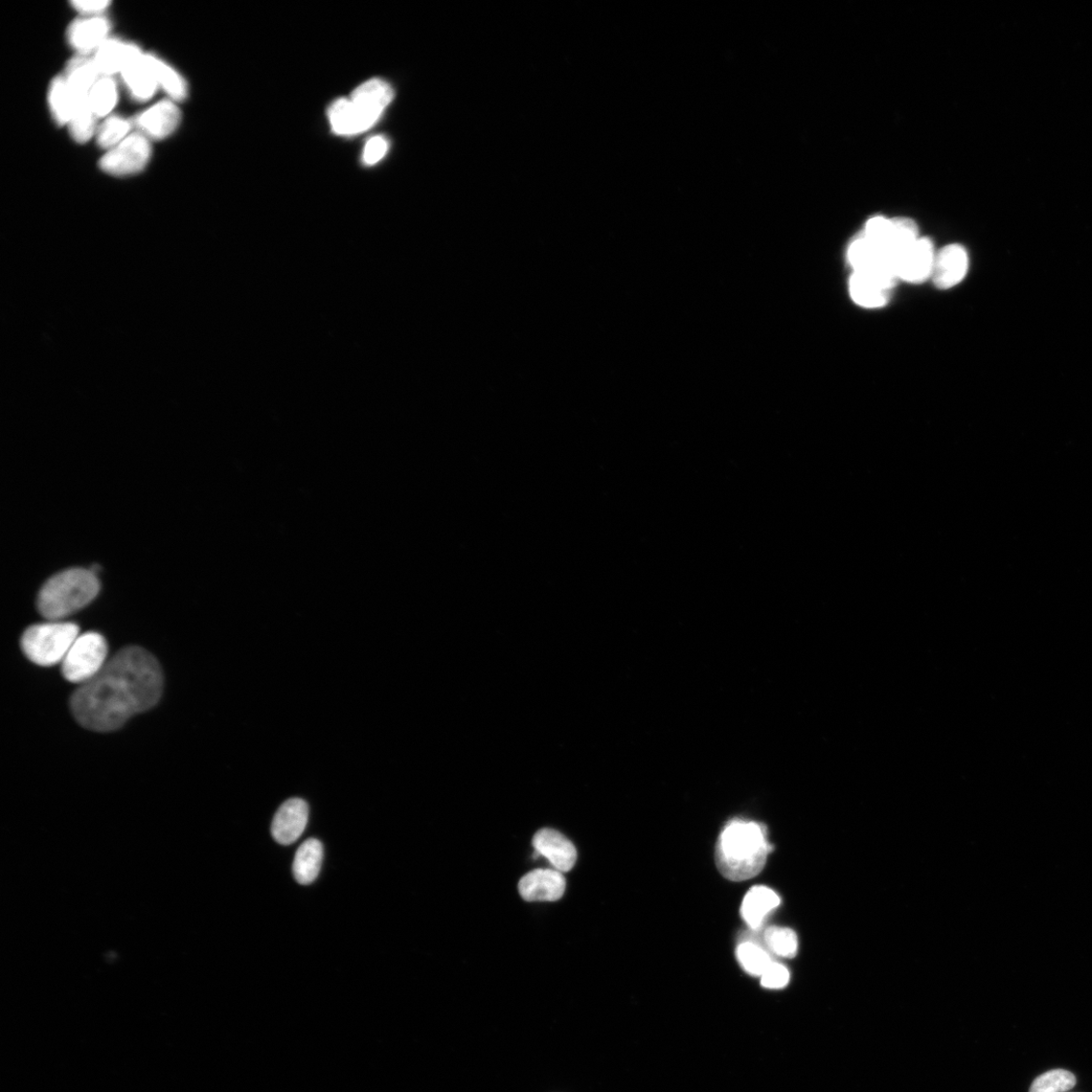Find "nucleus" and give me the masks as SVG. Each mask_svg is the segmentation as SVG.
<instances>
[{
    "label": "nucleus",
    "instance_id": "1",
    "mask_svg": "<svg viewBox=\"0 0 1092 1092\" xmlns=\"http://www.w3.org/2000/svg\"><path fill=\"white\" fill-rule=\"evenodd\" d=\"M163 691L164 675L155 656L142 648L129 647L80 685L71 707L76 719L87 730L108 733L155 707Z\"/></svg>",
    "mask_w": 1092,
    "mask_h": 1092
},
{
    "label": "nucleus",
    "instance_id": "2",
    "mask_svg": "<svg viewBox=\"0 0 1092 1092\" xmlns=\"http://www.w3.org/2000/svg\"><path fill=\"white\" fill-rule=\"evenodd\" d=\"M771 851L764 825L734 819L719 834L715 863L723 877L741 882L762 872Z\"/></svg>",
    "mask_w": 1092,
    "mask_h": 1092
},
{
    "label": "nucleus",
    "instance_id": "3",
    "mask_svg": "<svg viewBox=\"0 0 1092 1092\" xmlns=\"http://www.w3.org/2000/svg\"><path fill=\"white\" fill-rule=\"evenodd\" d=\"M394 99L392 86L379 78L359 85L349 99L335 101L328 109L333 132L353 136L371 129Z\"/></svg>",
    "mask_w": 1092,
    "mask_h": 1092
},
{
    "label": "nucleus",
    "instance_id": "4",
    "mask_svg": "<svg viewBox=\"0 0 1092 1092\" xmlns=\"http://www.w3.org/2000/svg\"><path fill=\"white\" fill-rule=\"evenodd\" d=\"M97 574L73 568L52 577L40 591L38 609L45 619L58 622L77 612L99 594Z\"/></svg>",
    "mask_w": 1092,
    "mask_h": 1092
},
{
    "label": "nucleus",
    "instance_id": "5",
    "mask_svg": "<svg viewBox=\"0 0 1092 1092\" xmlns=\"http://www.w3.org/2000/svg\"><path fill=\"white\" fill-rule=\"evenodd\" d=\"M78 636L76 624L52 622L28 628L21 637L20 646L31 662L51 667L62 664Z\"/></svg>",
    "mask_w": 1092,
    "mask_h": 1092
},
{
    "label": "nucleus",
    "instance_id": "6",
    "mask_svg": "<svg viewBox=\"0 0 1092 1092\" xmlns=\"http://www.w3.org/2000/svg\"><path fill=\"white\" fill-rule=\"evenodd\" d=\"M107 645L97 632H86L77 637L62 662V674L76 684L96 677L106 664Z\"/></svg>",
    "mask_w": 1092,
    "mask_h": 1092
},
{
    "label": "nucleus",
    "instance_id": "7",
    "mask_svg": "<svg viewBox=\"0 0 1092 1092\" xmlns=\"http://www.w3.org/2000/svg\"><path fill=\"white\" fill-rule=\"evenodd\" d=\"M151 156L149 139L142 133H134L101 159V168L111 175L125 176L145 168Z\"/></svg>",
    "mask_w": 1092,
    "mask_h": 1092
},
{
    "label": "nucleus",
    "instance_id": "8",
    "mask_svg": "<svg viewBox=\"0 0 1092 1092\" xmlns=\"http://www.w3.org/2000/svg\"><path fill=\"white\" fill-rule=\"evenodd\" d=\"M936 252L928 238L920 237L895 260L898 280L909 284H923L931 278Z\"/></svg>",
    "mask_w": 1092,
    "mask_h": 1092
},
{
    "label": "nucleus",
    "instance_id": "9",
    "mask_svg": "<svg viewBox=\"0 0 1092 1092\" xmlns=\"http://www.w3.org/2000/svg\"><path fill=\"white\" fill-rule=\"evenodd\" d=\"M532 846L539 856L549 860L555 870L566 873L574 868L577 850L572 841L562 834L552 829H542L534 834Z\"/></svg>",
    "mask_w": 1092,
    "mask_h": 1092
},
{
    "label": "nucleus",
    "instance_id": "10",
    "mask_svg": "<svg viewBox=\"0 0 1092 1092\" xmlns=\"http://www.w3.org/2000/svg\"><path fill=\"white\" fill-rule=\"evenodd\" d=\"M969 258L959 244H950L936 253L931 281L940 289H950L959 285L967 275Z\"/></svg>",
    "mask_w": 1092,
    "mask_h": 1092
},
{
    "label": "nucleus",
    "instance_id": "11",
    "mask_svg": "<svg viewBox=\"0 0 1092 1092\" xmlns=\"http://www.w3.org/2000/svg\"><path fill=\"white\" fill-rule=\"evenodd\" d=\"M309 817V806L300 799L287 801L273 818L271 834L273 838L283 846H288L297 841L306 830Z\"/></svg>",
    "mask_w": 1092,
    "mask_h": 1092
},
{
    "label": "nucleus",
    "instance_id": "12",
    "mask_svg": "<svg viewBox=\"0 0 1092 1092\" xmlns=\"http://www.w3.org/2000/svg\"><path fill=\"white\" fill-rule=\"evenodd\" d=\"M566 881L562 873L553 869H536L519 882L518 890L523 899L534 901H558L565 892Z\"/></svg>",
    "mask_w": 1092,
    "mask_h": 1092
},
{
    "label": "nucleus",
    "instance_id": "13",
    "mask_svg": "<svg viewBox=\"0 0 1092 1092\" xmlns=\"http://www.w3.org/2000/svg\"><path fill=\"white\" fill-rule=\"evenodd\" d=\"M180 122V111L171 101L156 104L136 117L135 124L147 138L165 139Z\"/></svg>",
    "mask_w": 1092,
    "mask_h": 1092
},
{
    "label": "nucleus",
    "instance_id": "14",
    "mask_svg": "<svg viewBox=\"0 0 1092 1092\" xmlns=\"http://www.w3.org/2000/svg\"><path fill=\"white\" fill-rule=\"evenodd\" d=\"M895 285L866 273L853 272L849 282L852 300L859 306L877 309L889 303Z\"/></svg>",
    "mask_w": 1092,
    "mask_h": 1092
},
{
    "label": "nucleus",
    "instance_id": "15",
    "mask_svg": "<svg viewBox=\"0 0 1092 1092\" xmlns=\"http://www.w3.org/2000/svg\"><path fill=\"white\" fill-rule=\"evenodd\" d=\"M109 21L103 16H90L76 20L68 30V40L81 55L97 51L107 40Z\"/></svg>",
    "mask_w": 1092,
    "mask_h": 1092
},
{
    "label": "nucleus",
    "instance_id": "16",
    "mask_svg": "<svg viewBox=\"0 0 1092 1092\" xmlns=\"http://www.w3.org/2000/svg\"><path fill=\"white\" fill-rule=\"evenodd\" d=\"M780 903V896L769 887L754 886L743 897L741 915L750 929H758L769 914L775 910Z\"/></svg>",
    "mask_w": 1092,
    "mask_h": 1092
},
{
    "label": "nucleus",
    "instance_id": "17",
    "mask_svg": "<svg viewBox=\"0 0 1092 1092\" xmlns=\"http://www.w3.org/2000/svg\"><path fill=\"white\" fill-rule=\"evenodd\" d=\"M121 75L136 100L146 102L155 95L159 85L152 67L142 52L130 60Z\"/></svg>",
    "mask_w": 1092,
    "mask_h": 1092
},
{
    "label": "nucleus",
    "instance_id": "18",
    "mask_svg": "<svg viewBox=\"0 0 1092 1092\" xmlns=\"http://www.w3.org/2000/svg\"><path fill=\"white\" fill-rule=\"evenodd\" d=\"M141 50L136 46L107 39L93 57L102 76L122 74L126 65Z\"/></svg>",
    "mask_w": 1092,
    "mask_h": 1092
},
{
    "label": "nucleus",
    "instance_id": "19",
    "mask_svg": "<svg viewBox=\"0 0 1092 1092\" xmlns=\"http://www.w3.org/2000/svg\"><path fill=\"white\" fill-rule=\"evenodd\" d=\"M102 77L93 58L80 55L67 66L65 80L75 99L79 103L89 98L91 88Z\"/></svg>",
    "mask_w": 1092,
    "mask_h": 1092
},
{
    "label": "nucleus",
    "instance_id": "20",
    "mask_svg": "<svg viewBox=\"0 0 1092 1092\" xmlns=\"http://www.w3.org/2000/svg\"><path fill=\"white\" fill-rule=\"evenodd\" d=\"M323 846L320 840L309 838L301 845L293 861V876L302 885L312 884L320 873Z\"/></svg>",
    "mask_w": 1092,
    "mask_h": 1092
},
{
    "label": "nucleus",
    "instance_id": "21",
    "mask_svg": "<svg viewBox=\"0 0 1092 1092\" xmlns=\"http://www.w3.org/2000/svg\"><path fill=\"white\" fill-rule=\"evenodd\" d=\"M49 104L57 124L61 126L70 125L78 103L64 77H57L52 81L49 90Z\"/></svg>",
    "mask_w": 1092,
    "mask_h": 1092
},
{
    "label": "nucleus",
    "instance_id": "22",
    "mask_svg": "<svg viewBox=\"0 0 1092 1092\" xmlns=\"http://www.w3.org/2000/svg\"><path fill=\"white\" fill-rule=\"evenodd\" d=\"M146 58L152 67L158 85H161L172 100L180 102L188 96V85L184 78L173 68L156 56L147 54Z\"/></svg>",
    "mask_w": 1092,
    "mask_h": 1092
},
{
    "label": "nucleus",
    "instance_id": "23",
    "mask_svg": "<svg viewBox=\"0 0 1092 1092\" xmlns=\"http://www.w3.org/2000/svg\"><path fill=\"white\" fill-rule=\"evenodd\" d=\"M737 959L746 973L756 977H761L773 963L764 945L752 940H744L738 946Z\"/></svg>",
    "mask_w": 1092,
    "mask_h": 1092
},
{
    "label": "nucleus",
    "instance_id": "24",
    "mask_svg": "<svg viewBox=\"0 0 1092 1092\" xmlns=\"http://www.w3.org/2000/svg\"><path fill=\"white\" fill-rule=\"evenodd\" d=\"M763 945L770 954L790 959L798 954L799 938L791 928L770 926L764 931Z\"/></svg>",
    "mask_w": 1092,
    "mask_h": 1092
},
{
    "label": "nucleus",
    "instance_id": "25",
    "mask_svg": "<svg viewBox=\"0 0 1092 1092\" xmlns=\"http://www.w3.org/2000/svg\"><path fill=\"white\" fill-rule=\"evenodd\" d=\"M117 101V84L110 76H102L90 90L89 104L97 117L107 116Z\"/></svg>",
    "mask_w": 1092,
    "mask_h": 1092
},
{
    "label": "nucleus",
    "instance_id": "26",
    "mask_svg": "<svg viewBox=\"0 0 1092 1092\" xmlns=\"http://www.w3.org/2000/svg\"><path fill=\"white\" fill-rule=\"evenodd\" d=\"M97 116L89 104V98L77 104L75 116L70 123L73 138L78 143L87 142L97 129Z\"/></svg>",
    "mask_w": 1092,
    "mask_h": 1092
},
{
    "label": "nucleus",
    "instance_id": "27",
    "mask_svg": "<svg viewBox=\"0 0 1092 1092\" xmlns=\"http://www.w3.org/2000/svg\"><path fill=\"white\" fill-rule=\"evenodd\" d=\"M893 221L891 239V255L896 258L906 248L913 245L919 238V228L915 221L908 218H895Z\"/></svg>",
    "mask_w": 1092,
    "mask_h": 1092
},
{
    "label": "nucleus",
    "instance_id": "28",
    "mask_svg": "<svg viewBox=\"0 0 1092 1092\" xmlns=\"http://www.w3.org/2000/svg\"><path fill=\"white\" fill-rule=\"evenodd\" d=\"M1077 1084L1074 1074L1064 1069H1054L1037 1077L1030 1088V1092H1067Z\"/></svg>",
    "mask_w": 1092,
    "mask_h": 1092
},
{
    "label": "nucleus",
    "instance_id": "29",
    "mask_svg": "<svg viewBox=\"0 0 1092 1092\" xmlns=\"http://www.w3.org/2000/svg\"><path fill=\"white\" fill-rule=\"evenodd\" d=\"M130 129L131 123L128 120L111 116L100 127L97 133L98 143L102 148L110 150L127 138Z\"/></svg>",
    "mask_w": 1092,
    "mask_h": 1092
},
{
    "label": "nucleus",
    "instance_id": "30",
    "mask_svg": "<svg viewBox=\"0 0 1092 1092\" xmlns=\"http://www.w3.org/2000/svg\"><path fill=\"white\" fill-rule=\"evenodd\" d=\"M892 230H893V221H892V219H887V218L882 217V216H877V217L870 219L867 222L866 226H864V229L863 231V234L864 236H866V238L869 239L876 246L885 250L886 253H889L891 255L890 247H891V239H892Z\"/></svg>",
    "mask_w": 1092,
    "mask_h": 1092
},
{
    "label": "nucleus",
    "instance_id": "31",
    "mask_svg": "<svg viewBox=\"0 0 1092 1092\" xmlns=\"http://www.w3.org/2000/svg\"><path fill=\"white\" fill-rule=\"evenodd\" d=\"M790 982L789 970L782 964L773 961L761 976V985L768 989L784 988Z\"/></svg>",
    "mask_w": 1092,
    "mask_h": 1092
},
{
    "label": "nucleus",
    "instance_id": "32",
    "mask_svg": "<svg viewBox=\"0 0 1092 1092\" xmlns=\"http://www.w3.org/2000/svg\"><path fill=\"white\" fill-rule=\"evenodd\" d=\"M389 150V142L381 136L371 138L362 153V162L366 166H375L381 161Z\"/></svg>",
    "mask_w": 1092,
    "mask_h": 1092
},
{
    "label": "nucleus",
    "instance_id": "33",
    "mask_svg": "<svg viewBox=\"0 0 1092 1092\" xmlns=\"http://www.w3.org/2000/svg\"><path fill=\"white\" fill-rule=\"evenodd\" d=\"M109 5L110 2H107V0H78V2H73L76 11L94 16L106 11Z\"/></svg>",
    "mask_w": 1092,
    "mask_h": 1092
}]
</instances>
